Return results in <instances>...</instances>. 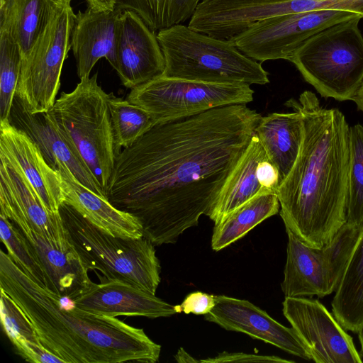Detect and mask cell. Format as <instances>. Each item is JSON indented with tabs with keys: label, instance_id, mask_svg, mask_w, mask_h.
Wrapping results in <instances>:
<instances>
[{
	"label": "cell",
	"instance_id": "ab89813d",
	"mask_svg": "<svg viewBox=\"0 0 363 363\" xmlns=\"http://www.w3.org/2000/svg\"><path fill=\"white\" fill-rule=\"evenodd\" d=\"M175 359L178 362H199L193 359L187 352L182 348H180L177 354L175 355Z\"/></svg>",
	"mask_w": 363,
	"mask_h": 363
},
{
	"label": "cell",
	"instance_id": "7402d4cb",
	"mask_svg": "<svg viewBox=\"0 0 363 363\" xmlns=\"http://www.w3.org/2000/svg\"><path fill=\"white\" fill-rule=\"evenodd\" d=\"M21 108V107H20ZM21 128L37 143L48 164L55 169L66 167L90 190L107 199L79 157L62 138L45 113L31 115L21 108L16 116Z\"/></svg>",
	"mask_w": 363,
	"mask_h": 363
},
{
	"label": "cell",
	"instance_id": "e0dca14e",
	"mask_svg": "<svg viewBox=\"0 0 363 363\" xmlns=\"http://www.w3.org/2000/svg\"><path fill=\"white\" fill-rule=\"evenodd\" d=\"M213 308L205 319L223 328L245 333L281 350L311 360L303 344L292 328H287L248 301L226 296H215Z\"/></svg>",
	"mask_w": 363,
	"mask_h": 363
},
{
	"label": "cell",
	"instance_id": "d4e9b609",
	"mask_svg": "<svg viewBox=\"0 0 363 363\" xmlns=\"http://www.w3.org/2000/svg\"><path fill=\"white\" fill-rule=\"evenodd\" d=\"M266 158L265 150L255 133L208 215L214 223L257 194L268 191L262 188L256 174L258 163Z\"/></svg>",
	"mask_w": 363,
	"mask_h": 363
},
{
	"label": "cell",
	"instance_id": "52a82bcc",
	"mask_svg": "<svg viewBox=\"0 0 363 363\" xmlns=\"http://www.w3.org/2000/svg\"><path fill=\"white\" fill-rule=\"evenodd\" d=\"M362 18L358 15L318 32L290 59L322 97L353 101L363 83Z\"/></svg>",
	"mask_w": 363,
	"mask_h": 363
},
{
	"label": "cell",
	"instance_id": "836d02e7",
	"mask_svg": "<svg viewBox=\"0 0 363 363\" xmlns=\"http://www.w3.org/2000/svg\"><path fill=\"white\" fill-rule=\"evenodd\" d=\"M24 359L34 363H58L64 361L44 347L41 343L21 341L13 344ZM65 363V362H64Z\"/></svg>",
	"mask_w": 363,
	"mask_h": 363
},
{
	"label": "cell",
	"instance_id": "3957f363",
	"mask_svg": "<svg viewBox=\"0 0 363 363\" xmlns=\"http://www.w3.org/2000/svg\"><path fill=\"white\" fill-rule=\"evenodd\" d=\"M0 290L32 323L38 340L65 363H155L161 346L141 328L77 306L65 310L57 294L26 274L0 250Z\"/></svg>",
	"mask_w": 363,
	"mask_h": 363
},
{
	"label": "cell",
	"instance_id": "6da1fadb",
	"mask_svg": "<svg viewBox=\"0 0 363 363\" xmlns=\"http://www.w3.org/2000/svg\"><path fill=\"white\" fill-rule=\"evenodd\" d=\"M261 118L230 104L155 123L116 155L108 201L154 245L176 242L208 216Z\"/></svg>",
	"mask_w": 363,
	"mask_h": 363
},
{
	"label": "cell",
	"instance_id": "9c48e42d",
	"mask_svg": "<svg viewBox=\"0 0 363 363\" xmlns=\"http://www.w3.org/2000/svg\"><path fill=\"white\" fill-rule=\"evenodd\" d=\"M362 228L345 223L331 242L321 248L306 245L286 230V262L281 284L284 296L323 298L335 292Z\"/></svg>",
	"mask_w": 363,
	"mask_h": 363
},
{
	"label": "cell",
	"instance_id": "30bf717a",
	"mask_svg": "<svg viewBox=\"0 0 363 363\" xmlns=\"http://www.w3.org/2000/svg\"><path fill=\"white\" fill-rule=\"evenodd\" d=\"M254 91L246 84H215L160 76L132 89L130 102L145 109L155 123L230 104H246Z\"/></svg>",
	"mask_w": 363,
	"mask_h": 363
},
{
	"label": "cell",
	"instance_id": "277c9868",
	"mask_svg": "<svg viewBox=\"0 0 363 363\" xmlns=\"http://www.w3.org/2000/svg\"><path fill=\"white\" fill-rule=\"evenodd\" d=\"M97 73L62 92L45 114L107 196L116 157L108 104Z\"/></svg>",
	"mask_w": 363,
	"mask_h": 363
},
{
	"label": "cell",
	"instance_id": "f35d334b",
	"mask_svg": "<svg viewBox=\"0 0 363 363\" xmlns=\"http://www.w3.org/2000/svg\"><path fill=\"white\" fill-rule=\"evenodd\" d=\"M88 8L96 11H112L116 6V0H86Z\"/></svg>",
	"mask_w": 363,
	"mask_h": 363
},
{
	"label": "cell",
	"instance_id": "9a60e30c",
	"mask_svg": "<svg viewBox=\"0 0 363 363\" xmlns=\"http://www.w3.org/2000/svg\"><path fill=\"white\" fill-rule=\"evenodd\" d=\"M295 13L296 0H203L188 26L218 39L229 40L255 23Z\"/></svg>",
	"mask_w": 363,
	"mask_h": 363
},
{
	"label": "cell",
	"instance_id": "d590c367",
	"mask_svg": "<svg viewBox=\"0 0 363 363\" xmlns=\"http://www.w3.org/2000/svg\"><path fill=\"white\" fill-rule=\"evenodd\" d=\"M200 362L220 363V362H279L291 363V360L285 359L277 356L258 355L243 352H223L213 358L199 360Z\"/></svg>",
	"mask_w": 363,
	"mask_h": 363
},
{
	"label": "cell",
	"instance_id": "ac0fdd59",
	"mask_svg": "<svg viewBox=\"0 0 363 363\" xmlns=\"http://www.w3.org/2000/svg\"><path fill=\"white\" fill-rule=\"evenodd\" d=\"M74 300L78 308L98 315L144 316L149 318L169 317L178 313L171 305L149 292L133 285L99 277Z\"/></svg>",
	"mask_w": 363,
	"mask_h": 363
},
{
	"label": "cell",
	"instance_id": "4fadbf2b",
	"mask_svg": "<svg viewBox=\"0 0 363 363\" xmlns=\"http://www.w3.org/2000/svg\"><path fill=\"white\" fill-rule=\"evenodd\" d=\"M155 33L134 11L121 13L113 69L125 87L134 89L163 74L164 58Z\"/></svg>",
	"mask_w": 363,
	"mask_h": 363
},
{
	"label": "cell",
	"instance_id": "74e56055",
	"mask_svg": "<svg viewBox=\"0 0 363 363\" xmlns=\"http://www.w3.org/2000/svg\"><path fill=\"white\" fill-rule=\"evenodd\" d=\"M256 174L258 182L263 189L277 194L279 186V174L277 168L268 158L258 163Z\"/></svg>",
	"mask_w": 363,
	"mask_h": 363
},
{
	"label": "cell",
	"instance_id": "b9f144b4",
	"mask_svg": "<svg viewBox=\"0 0 363 363\" xmlns=\"http://www.w3.org/2000/svg\"><path fill=\"white\" fill-rule=\"evenodd\" d=\"M360 344V355L363 358V328L357 333Z\"/></svg>",
	"mask_w": 363,
	"mask_h": 363
},
{
	"label": "cell",
	"instance_id": "4316f807",
	"mask_svg": "<svg viewBox=\"0 0 363 363\" xmlns=\"http://www.w3.org/2000/svg\"><path fill=\"white\" fill-rule=\"evenodd\" d=\"M331 306L333 315L347 331L358 333L363 328V228Z\"/></svg>",
	"mask_w": 363,
	"mask_h": 363
},
{
	"label": "cell",
	"instance_id": "ba28073f",
	"mask_svg": "<svg viewBox=\"0 0 363 363\" xmlns=\"http://www.w3.org/2000/svg\"><path fill=\"white\" fill-rule=\"evenodd\" d=\"M70 3L62 4L22 57L16 97L29 114L47 113L56 101L63 64L72 48L75 14Z\"/></svg>",
	"mask_w": 363,
	"mask_h": 363
},
{
	"label": "cell",
	"instance_id": "8d00e7d4",
	"mask_svg": "<svg viewBox=\"0 0 363 363\" xmlns=\"http://www.w3.org/2000/svg\"><path fill=\"white\" fill-rule=\"evenodd\" d=\"M203 0H171L169 28L190 19Z\"/></svg>",
	"mask_w": 363,
	"mask_h": 363
},
{
	"label": "cell",
	"instance_id": "7a4b0ae2",
	"mask_svg": "<svg viewBox=\"0 0 363 363\" xmlns=\"http://www.w3.org/2000/svg\"><path fill=\"white\" fill-rule=\"evenodd\" d=\"M285 106L301 113L303 138L297 159L277 195L286 230L321 248L346 223L350 126L338 108L322 106L311 91Z\"/></svg>",
	"mask_w": 363,
	"mask_h": 363
},
{
	"label": "cell",
	"instance_id": "cb8c5ba5",
	"mask_svg": "<svg viewBox=\"0 0 363 363\" xmlns=\"http://www.w3.org/2000/svg\"><path fill=\"white\" fill-rule=\"evenodd\" d=\"M66 0H0V30L7 32L26 56Z\"/></svg>",
	"mask_w": 363,
	"mask_h": 363
},
{
	"label": "cell",
	"instance_id": "484cf974",
	"mask_svg": "<svg viewBox=\"0 0 363 363\" xmlns=\"http://www.w3.org/2000/svg\"><path fill=\"white\" fill-rule=\"evenodd\" d=\"M279 208L276 193L264 191L257 194L215 223L212 249L219 251L240 239L256 225L276 215Z\"/></svg>",
	"mask_w": 363,
	"mask_h": 363
},
{
	"label": "cell",
	"instance_id": "d6a6232c",
	"mask_svg": "<svg viewBox=\"0 0 363 363\" xmlns=\"http://www.w3.org/2000/svg\"><path fill=\"white\" fill-rule=\"evenodd\" d=\"M171 0H116V7L136 13L153 31L169 28Z\"/></svg>",
	"mask_w": 363,
	"mask_h": 363
},
{
	"label": "cell",
	"instance_id": "1f68e13d",
	"mask_svg": "<svg viewBox=\"0 0 363 363\" xmlns=\"http://www.w3.org/2000/svg\"><path fill=\"white\" fill-rule=\"evenodd\" d=\"M0 291L1 325L12 344L21 341L40 343L32 323L26 314L7 294Z\"/></svg>",
	"mask_w": 363,
	"mask_h": 363
},
{
	"label": "cell",
	"instance_id": "f546056e",
	"mask_svg": "<svg viewBox=\"0 0 363 363\" xmlns=\"http://www.w3.org/2000/svg\"><path fill=\"white\" fill-rule=\"evenodd\" d=\"M21 61L18 45L7 32L0 30V122L10 120Z\"/></svg>",
	"mask_w": 363,
	"mask_h": 363
},
{
	"label": "cell",
	"instance_id": "ffe728a7",
	"mask_svg": "<svg viewBox=\"0 0 363 363\" xmlns=\"http://www.w3.org/2000/svg\"><path fill=\"white\" fill-rule=\"evenodd\" d=\"M65 203L74 208L92 224L121 238L143 237L142 228L132 215L113 206L108 199L88 189L63 166H58Z\"/></svg>",
	"mask_w": 363,
	"mask_h": 363
},
{
	"label": "cell",
	"instance_id": "8992f818",
	"mask_svg": "<svg viewBox=\"0 0 363 363\" xmlns=\"http://www.w3.org/2000/svg\"><path fill=\"white\" fill-rule=\"evenodd\" d=\"M59 211L68 239L88 271L98 270L108 281L127 283L155 295L160 265L151 242L144 237L112 235L65 202Z\"/></svg>",
	"mask_w": 363,
	"mask_h": 363
},
{
	"label": "cell",
	"instance_id": "e575fe53",
	"mask_svg": "<svg viewBox=\"0 0 363 363\" xmlns=\"http://www.w3.org/2000/svg\"><path fill=\"white\" fill-rule=\"evenodd\" d=\"M215 304V296L196 291L188 294L182 303L176 307L179 313L206 315L213 308Z\"/></svg>",
	"mask_w": 363,
	"mask_h": 363
},
{
	"label": "cell",
	"instance_id": "603a6c76",
	"mask_svg": "<svg viewBox=\"0 0 363 363\" xmlns=\"http://www.w3.org/2000/svg\"><path fill=\"white\" fill-rule=\"evenodd\" d=\"M255 133L268 160L277 168L279 185L291 170L303 138V121L298 111L272 113L261 118Z\"/></svg>",
	"mask_w": 363,
	"mask_h": 363
},
{
	"label": "cell",
	"instance_id": "83f0119b",
	"mask_svg": "<svg viewBox=\"0 0 363 363\" xmlns=\"http://www.w3.org/2000/svg\"><path fill=\"white\" fill-rule=\"evenodd\" d=\"M108 108L117 155L143 135L155 122L143 107L108 94Z\"/></svg>",
	"mask_w": 363,
	"mask_h": 363
},
{
	"label": "cell",
	"instance_id": "7c38bea8",
	"mask_svg": "<svg viewBox=\"0 0 363 363\" xmlns=\"http://www.w3.org/2000/svg\"><path fill=\"white\" fill-rule=\"evenodd\" d=\"M283 313L316 363H362L352 337L312 297H285Z\"/></svg>",
	"mask_w": 363,
	"mask_h": 363
},
{
	"label": "cell",
	"instance_id": "f1b7e54d",
	"mask_svg": "<svg viewBox=\"0 0 363 363\" xmlns=\"http://www.w3.org/2000/svg\"><path fill=\"white\" fill-rule=\"evenodd\" d=\"M346 223L363 227V125L350 127L348 205Z\"/></svg>",
	"mask_w": 363,
	"mask_h": 363
},
{
	"label": "cell",
	"instance_id": "5b68a950",
	"mask_svg": "<svg viewBox=\"0 0 363 363\" xmlns=\"http://www.w3.org/2000/svg\"><path fill=\"white\" fill-rule=\"evenodd\" d=\"M164 58L162 76L215 84L264 85L268 72L229 40H220L178 24L157 33Z\"/></svg>",
	"mask_w": 363,
	"mask_h": 363
},
{
	"label": "cell",
	"instance_id": "d6986e66",
	"mask_svg": "<svg viewBox=\"0 0 363 363\" xmlns=\"http://www.w3.org/2000/svg\"><path fill=\"white\" fill-rule=\"evenodd\" d=\"M123 10L96 11L87 9L75 14L72 50L79 78L90 77L96 63L105 57L113 68L116 28Z\"/></svg>",
	"mask_w": 363,
	"mask_h": 363
},
{
	"label": "cell",
	"instance_id": "2e32d148",
	"mask_svg": "<svg viewBox=\"0 0 363 363\" xmlns=\"http://www.w3.org/2000/svg\"><path fill=\"white\" fill-rule=\"evenodd\" d=\"M0 158L19 169L49 213H60L65 201L60 173L31 137L10 120L0 122Z\"/></svg>",
	"mask_w": 363,
	"mask_h": 363
},
{
	"label": "cell",
	"instance_id": "4dcf8cb0",
	"mask_svg": "<svg viewBox=\"0 0 363 363\" xmlns=\"http://www.w3.org/2000/svg\"><path fill=\"white\" fill-rule=\"evenodd\" d=\"M0 236L13 261L38 284L49 289L46 273L23 233L0 213Z\"/></svg>",
	"mask_w": 363,
	"mask_h": 363
},
{
	"label": "cell",
	"instance_id": "44dd1931",
	"mask_svg": "<svg viewBox=\"0 0 363 363\" xmlns=\"http://www.w3.org/2000/svg\"><path fill=\"white\" fill-rule=\"evenodd\" d=\"M16 227L26 238L41 263L50 289L60 296L75 299L90 288L93 281L73 245L63 249L50 243L28 226Z\"/></svg>",
	"mask_w": 363,
	"mask_h": 363
},
{
	"label": "cell",
	"instance_id": "60d3db41",
	"mask_svg": "<svg viewBox=\"0 0 363 363\" xmlns=\"http://www.w3.org/2000/svg\"><path fill=\"white\" fill-rule=\"evenodd\" d=\"M353 101L356 104L358 110L363 113V83L359 89Z\"/></svg>",
	"mask_w": 363,
	"mask_h": 363
},
{
	"label": "cell",
	"instance_id": "8fae6325",
	"mask_svg": "<svg viewBox=\"0 0 363 363\" xmlns=\"http://www.w3.org/2000/svg\"><path fill=\"white\" fill-rule=\"evenodd\" d=\"M358 15L360 14L337 10L281 15L255 23L229 40L243 54L257 62L290 60L309 38Z\"/></svg>",
	"mask_w": 363,
	"mask_h": 363
},
{
	"label": "cell",
	"instance_id": "5bb4252c",
	"mask_svg": "<svg viewBox=\"0 0 363 363\" xmlns=\"http://www.w3.org/2000/svg\"><path fill=\"white\" fill-rule=\"evenodd\" d=\"M0 213L16 226L30 227L51 244L72 247L60 213H49L19 169L1 158Z\"/></svg>",
	"mask_w": 363,
	"mask_h": 363
}]
</instances>
